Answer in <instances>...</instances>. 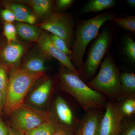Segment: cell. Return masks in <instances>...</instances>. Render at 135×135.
I'll list each match as a JSON object with an SVG mask.
<instances>
[{
	"instance_id": "277c9868",
	"label": "cell",
	"mask_w": 135,
	"mask_h": 135,
	"mask_svg": "<svg viewBox=\"0 0 135 135\" xmlns=\"http://www.w3.org/2000/svg\"><path fill=\"white\" fill-rule=\"evenodd\" d=\"M98 72L86 83L92 89L103 95L110 101H119L121 87L120 72L110 50L106 53Z\"/></svg>"
},
{
	"instance_id": "f1b7e54d",
	"label": "cell",
	"mask_w": 135,
	"mask_h": 135,
	"mask_svg": "<svg viewBox=\"0 0 135 135\" xmlns=\"http://www.w3.org/2000/svg\"><path fill=\"white\" fill-rule=\"evenodd\" d=\"M0 17L4 23H12L16 21L14 14L10 10L4 8L0 10Z\"/></svg>"
},
{
	"instance_id": "2e32d148",
	"label": "cell",
	"mask_w": 135,
	"mask_h": 135,
	"mask_svg": "<svg viewBox=\"0 0 135 135\" xmlns=\"http://www.w3.org/2000/svg\"><path fill=\"white\" fill-rule=\"evenodd\" d=\"M121 94L119 101L135 98V74L133 73H120Z\"/></svg>"
},
{
	"instance_id": "8992f818",
	"label": "cell",
	"mask_w": 135,
	"mask_h": 135,
	"mask_svg": "<svg viewBox=\"0 0 135 135\" xmlns=\"http://www.w3.org/2000/svg\"><path fill=\"white\" fill-rule=\"evenodd\" d=\"M9 115L11 127L21 134L50 119V112L25 103Z\"/></svg>"
},
{
	"instance_id": "9a60e30c",
	"label": "cell",
	"mask_w": 135,
	"mask_h": 135,
	"mask_svg": "<svg viewBox=\"0 0 135 135\" xmlns=\"http://www.w3.org/2000/svg\"><path fill=\"white\" fill-rule=\"evenodd\" d=\"M15 1L31 8L37 19L42 21L55 12L54 1L51 0H18Z\"/></svg>"
},
{
	"instance_id": "4fadbf2b",
	"label": "cell",
	"mask_w": 135,
	"mask_h": 135,
	"mask_svg": "<svg viewBox=\"0 0 135 135\" xmlns=\"http://www.w3.org/2000/svg\"><path fill=\"white\" fill-rule=\"evenodd\" d=\"M53 83L50 78H46L30 94L27 103L32 106L39 107L45 105L52 91Z\"/></svg>"
},
{
	"instance_id": "4dcf8cb0",
	"label": "cell",
	"mask_w": 135,
	"mask_h": 135,
	"mask_svg": "<svg viewBox=\"0 0 135 135\" xmlns=\"http://www.w3.org/2000/svg\"><path fill=\"white\" fill-rule=\"evenodd\" d=\"M0 135H8V129L0 115Z\"/></svg>"
},
{
	"instance_id": "30bf717a",
	"label": "cell",
	"mask_w": 135,
	"mask_h": 135,
	"mask_svg": "<svg viewBox=\"0 0 135 135\" xmlns=\"http://www.w3.org/2000/svg\"><path fill=\"white\" fill-rule=\"evenodd\" d=\"M124 118L119 101H108L101 119L99 135H119Z\"/></svg>"
},
{
	"instance_id": "ac0fdd59",
	"label": "cell",
	"mask_w": 135,
	"mask_h": 135,
	"mask_svg": "<svg viewBox=\"0 0 135 135\" xmlns=\"http://www.w3.org/2000/svg\"><path fill=\"white\" fill-rule=\"evenodd\" d=\"M116 4L114 0H91L80 10V15L89 12H98L113 7Z\"/></svg>"
},
{
	"instance_id": "3957f363",
	"label": "cell",
	"mask_w": 135,
	"mask_h": 135,
	"mask_svg": "<svg viewBox=\"0 0 135 135\" xmlns=\"http://www.w3.org/2000/svg\"><path fill=\"white\" fill-rule=\"evenodd\" d=\"M45 72L32 74L20 68L9 71L8 85L4 109L8 115L25 103V98L38 80Z\"/></svg>"
},
{
	"instance_id": "ffe728a7",
	"label": "cell",
	"mask_w": 135,
	"mask_h": 135,
	"mask_svg": "<svg viewBox=\"0 0 135 135\" xmlns=\"http://www.w3.org/2000/svg\"><path fill=\"white\" fill-rule=\"evenodd\" d=\"M51 119L47 121L22 135H53L58 128Z\"/></svg>"
},
{
	"instance_id": "836d02e7",
	"label": "cell",
	"mask_w": 135,
	"mask_h": 135,
	"mask_svg": "<svg viewBox=\"0 0 135 135\" xmlns=\"http://www.w3.org/2000/svg\"><path fill=\"white\" fill-rule=\"evenodd\" d=\"M8 135H22L14 130L11 127H8Z\"/></svg>"
},
{
	"instance_id": "d590c367",
	"label": "cell",
	"mask_w": 135,
	"mask_h": 135,
	"mask_svg": "<svg viewBox=\"0 0 135 135\" xmlns=\"http://www.w3.org/2000/svg\"></svg>"
},
{
	"instance_id": "52a82bcc",
	"label": "cell",
	"mask_w": 135,
	"mask_h": 135,
	"mask_svg": "<svg viewBox=\"0 0 135 135\" xmlns=\"http://www.w3.org/2000/svg\"><path fill=\"white\" fill-rule=\"evenodd\" d=\"M74 19L71 15L54 12L37 26L62 39L70 49L74 40Z\"/></svg>"
},
{
	"instance_id": "1f68e13d",
	"label": "cell",
	"mask_w": 135,
	"mask_h": 135,
	"mask_svg": "<svg viewBox=\"0 0 135 135\" xmlns=\"http://www.w3.org/2000/svg\"><path fill=\"white\" fill-rule=\"evenodd\" d=\"M53 135H76L73 132L62 128H58Z\"/></svg>"
},
{
	"instance_id": "7402d4cb",
	"label": "cell",
	"mask_w": 135,
	"mask_h": 135,
	"mask_svg": "<svg viewBox=\"0 0 135 135\" xmlns=\"http://www.w3.org/2000/svg\"><path fill=\"white\" fill-rule=\"evenodd\" d=\"M119 102L121 113L124 118L134 116L135 113V98H126Z\"/></svg>"
},
{
	"instance_id": "d6986e66",
	"label": "cell",
	"mask_w": 135,
	"mask_h": 135,
	"mask_svg": "<svg viewBox=\"0 0 135 135\" xmlns=\"http://www.w3.org/2000/svg\"><path fill=\"white\" fill-rule=\"evenodd\" d=\"M2 3L5 8L12 11L17 22L25 23L27 17L32 13L24 5L15 1H3Z\"/></svg>"
},
{
	"instance_id": "8d00e7d4",
	"label": "cell",
	"mask_w": 135,
	"mask_h": 135,
	"mask_svg": "<svg viewBox=\"0 0 135 135\" xmlns=\"http://www.w3.org/2000/svg\"></svg>"
},
{
	"instance_id": "484cf974",
	"label": "cell",
	"mask_w": 135,
	"mask_h": 135,
	"mask_svg": "<svg viewBox=\"0 0 135 135\" xmlns=\"http://www.w3.org/2000/svg\"><path fill=\"white\" fill-rule=\"evenodd\" d=\"M8 85V70L0 64V91L2 94L5 102L7 96Z\"/></svg>"
},
{
	"instance_id": "603a6c76",
	"label": "cell",
	"mask_w": 135,
	"mask_h": 135,
	"mask_svg": "<svg viewBox=\"0 0 135 135\" xmlns=\"http://www.w3.org/2000/svg\"><path fill=\"white\" fill-rule=\"evenodd\" d=\"M123 50L129 60L133 64L135 63V42L129 36H126L123 40Z\"/></svg>"
},
{
	"instance_id": "5b68a950",
	"label": "cell",
	"mask_w": 135,
	"mask_h": 135,
	"mask_svg": "<svg viewBox=\"0 0 135 135\" xmlns=\"http://www.w3.org/2000/svg\"><path fill=\"white\" fill-rule=\"evenodd\" d=\"M112 41V32L107 27L104 28L97 36L88 52L86 60L79 71V77L84 82H89L96 75Z\"/></svg>"
},
{
	"instance_id": "44dd1931",
	"label": "cell",
	"mask_w": 135,
	"mask_h": 135,
	"mask_svg": "<svg viewBox=\"0 0 135 135\" xmlns=\"http://www.w3.org/2000/svg\"><path fill=\"white\" fill-rule=\"evenodd\" d=\"M124 17L114 18L111 21L127 31L135 32V16L123 15Z\"/></svg>"
},
{
	"instance_id": "cb8c5ba5",
	"label": "cell",
	"mask_w": 135,
	"mask_h": 135,
	"mask_svg": "<svg viewBox=\"0 0 135 135\" xmlns=\"http://www.w3.org/2000/svg\"><path fill=\"white\" fill-rule=\"evenodd\" d=\"M131 117L123 119L119 135H135V121Z\"/></svg>"
},
{
	"instance_id": "d4e9b609",
	"label": "cell",
	"mask_w": 135,
	"mask_h": 135,
	"mask_svg": "<svg viewBox=\"0 0 135 135\" xmlns=\"http://www.w3.org/2000/svg\"><path fill=\"white\" fill-rule=\"evenodd\" d=\"M49 34L51 41L56 47L68 56L71 57L72 55V50L68 47L64 41L52 34L49 33Z\"/></svg>"
},
{
	"instance_id": "7a4b0ae2",
	"label": "cell",
	"mask_w": 135,
	"mask_h": 135,
	"mask_svg": "<svg viewBox=\"0 0 135 135\" xmlns=\"http://www.w3.org/2000/svg\"><path fill=\"white\" fill-rule=\"evenodd\" d=\"M116 17V14L113 12L105 11L92 18L77 22L72 50V55L70 58L79 73L84 64V57L88 45L98 36L99 29L105 23Z\"/></svg>"
},
{
	"instance_id": "83f0119b",
	"label": "cell",
	"mask_w": 135,
	"mask_h": 135,
	"mask_svg": "<svg viewBox=\"0 0 135 135\" xmlns=\"http://www.w3.org/2000/svg\"><path fill=\"white\" fill-rule=\"evenodd\" d=\"M74 0H56L54 1L55 12L63 13L70 8L75 2Z\"/></svg>"
},
{
	"instance_id": "9c48e42d",
	"label": "cell",
	"mask_w": 135,
	"mask_h": 135,
	"mask_svg": "<svg viewBox=\"0 0 135 135\" xmlns=\"http://www.w3.org/2000/svg\"><path fill=\"white\" fill-rule=\"evenodd\" d=\"M29 47L27 44L18 40L0 43V64L8 71L19 68Z\"/></svg>"
},
{
	"instance_id": "f546056e",
	"label": "cell",
	"mask_w": 135,
	"mask_h": 135,
	"mask_svg": "<svg viewBox=\"0 0 135 135\" xmlns=\"http://www.w3.org/2000/svg\"><path fill=\"white\" fill-rule=\"evenodd\" d=\"M38 19L33 13H31L28 16L25 23L28 24L34 25H37Z\"/></svg>"
},
{
	"instance_id": "e575fe53",
	"label": "cell",
	"mask_w": 135,
	"mask_h": 135,
	"mask_svg": "<svg viewBox=\"0 0 135 135\" xmlns=\"http://www.w3.org/2000/svg\"><path fill=\"white\" fill-rule=\"evenodd\" d=\"M127 2L131 8L133 9L135 7V0H127Z\"/></svg>"
},
{
	"instance_id": "4316f807",
	"label": "cell",
	"mask_w": 135,
	"mask_h": 135,
	"mask_svg": "<svg viewBox=\"0 0 135 135\" xmlns=\"http://www.w3.org/2000/svg\"><path fill=\"white\" fill-rule=\"evenodd\" d=\"M3 33L8 43H11L17 41L16 29L15 25L12 23H4Z\"/></svg>"
},
{
	"instance_id": "8fae6325",
	"label": "cell",
	"mask_w": 135,
	"mask_h": 135,
	"mask_svg": "<svg viewBox=\"0 0 135 135\" xmlns=\"http://www.w3.org/2000/svg\"><path fill=\"white\" fill-rule=\"evenodd\" d=\"M37 43L41 51L46 58L55 59L59 62L60 65L67 68L77 75H79L78 70L73 65L70 57L56 47L51 41L48 32L42 29L41 35Z\"/></svg>"
},
{
	"instance_id": "e0dca14e",
	"label": "cell",
	"mask_w": 135,
	"mask_h": 135,
	"mask_svg": "<svg viewBox=\"0 0 135 135\" xmlns=\"http://www.w3.org/2000/svg\"><path fill=\"white\" fill-rule=\"evenodd\" d=\"M15 25L17 34L22 38L28 41H38L42 31L38 27L22 22H17Z\"/></svg>"
},
{
	"instance_id": "7c38bea8",
	"label": "cell",
	"mask_w": 135,
	"mask_h": 135,
	"mask_svg": "<svg viewBox=\"0 0 135 135\" xmlns=\"http://www.w3.org/2000/svg\"><path fill=\"white\" fill-rule=\"evenodd\" d=\"M102 110L93 109L86 112L80 120L76 135H99L101 119L103 115Z\"/></svg>"
},
{
	"instance_id": "d6a6232c",
	"label": "cell",
	"mask_w": 135,
	"mask_h": 135,
	"mask_svg": "<svg viewBox=\"0 0 135 135\" xmlns=\"http://www.w3.org/2000/svg\"><path fill=\"white\" fill-rule=\"evenodd\" d=\"M5 103V100L3 98V96L1 92L0 91V115L2 111L4 109Z\"/></svg>"
},
{
	"instance_id": "5bb4252c",
	"label": "cell",
	"mask_w": 135,
	"mask_h": 135,
	"mask_svg": "<svg viewBox=\"0 0 135 135\" xmlns=\"http://www.w3.org/2000/svg\"><path fill=\"white\" fill-rule=\"evenodd\" d=\"M46 58L41 51H33L25 57L19 68L30 73L45 72Z\"/></svg>"
},
{
	"instance_id": "ba28073f",
	"label": "cell",
	"mask_w": 135,
	"mask_h": 135,
	"mask_svg": "<svg viewBox=\"0 0 135 135\" xmlns=\"http://www.w3.org/2000/svg\"><path fill=\"white\" fill-rule=\"evenodd\" d=\"M50 113L51 119L59 128L65 129L76 134L80 120L63 97L57 95L55 98Z\"/></svg>"
},
{
	"instance_id": "6da1fadb",
	"label": "cell",
	"mask_w": 135,
	"mask_h": 135,
	"mask_svg": "<svg viewBox=\"0 0 135 135\" xmlns=\"http://www.w3.org/2000/svg\"><path fill=\"white\" fill-rule=\"evenodd\" d=\"M55 81L59 89L73 97L86 112L105 108L108 102L106 97L90 88L79 75L67 68L61 65Z\"/></svg>"
}]
</instances>
